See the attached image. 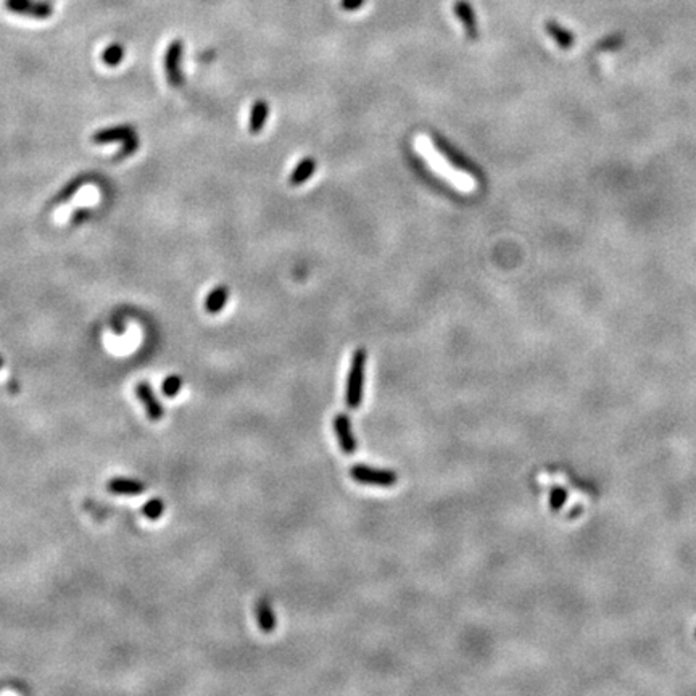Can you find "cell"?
Masks as SVG:
<instances>
[{
	"label": "cell",
	"instance_id": "obj_8",
	"mask_svg": "<svg viewBox=\"0 0 696 696\" xmlns=\"http://www.w3.org/2000/svg\"><path fill=\"white\" fill-rule=\"evenodd\" d=\"M135 395L140 400V403L144 404L145 413H147V417L150 421H160L164 416V408L163 404L160 403V400L155 395L152 385L149 382H139L135 385Z\"/></svg>",
	"mask_w": 696,
	"mask_h": 696
},
{
	"label": "cell",
	"instance_id": "obj_6",
	"mask_svg": "<svg viewBox=\"0 0 696 696\" xmlns=\"http://www.w3.org/2000/svg\"><path fill=\"white\" fill-rule=\"evenodd\" d=\"M3 6L15 15L34 18V20H47L54 15V7L45 0H6Z\"/></svg>",
	"mask_w": 696,
	"mask_h": 696
},
{
	"label": "cell",
	"instance_id": "obj_17",
	"mask_svg": "<svg viewBox=\"0 0 696 696\" xmlns=\"http://www.w3.org/2000/svg\"><path fill=\"white\" fill-rule=\"evenodd\" d=\"M124 58V47L121 44H111L108 45L105 50H103L102 54V60L103 63L107 65V67L110 68H115L118 67V65L123 62Z\"/></svg>",
	"mask_w": 696,
	"mask_h": 696
},
{
	"label": "cell",
	"instance_id": "obj_15",
	"mask_svg": "<svg viewBox=\"0 0 696 696\" xmlns=\"http://www.w3.org/2000/svg\"><path fill=\"white\" fill-rule=\"evenodd\" d=\"M229 298V289L226 285H218L208 294L205 300V312L210 314H218L223 312Z\"/></svg>",
	"mask_w": 696,
	"mask_h": 696
},
{
	"label": "cell",
	"instance_id": "obj_19",
	"mask_svg": "<svg viewBox=\"0 0 696 696\" xmlns=\"http://www.w3.org/2000/svg\"><path fill=\"white\" fill-rule=\"evenodd\" d=\"M84 184H86V177H76V180H73L72 182H69V184L65 186L63 189L58 192V195H56V199H55V204H63V202H68L79 189H81Z\"/></svg>",
	"mask_w": 696,
	"mask_h": 696
},
{
	"label": "cell",
	"instance_id": "obj_16",
	"mask_svg": "<svg viewBox=\"0 0 696 696\" xmlns=\"http://www.w3.org/2000/svg\"><path fill=\"white\" fill-rule=\"evenodd\" d=\"M255 616H257L258 625H260V629L265 633H271L272 630L276 629V625H277L276 614H274V611H272L271 606L266 603V601H260V603H257Z\"/></svg>",
	"mask_w": 696,
	"mask_h": 696
},
{
	"label": "cell",
	"instance_id": "obj_24",
	"mask_svg": "<svg viewBox=\"0 0 696 696\" xmlns=\"http://www.w3.org/2000/svg\"><path fill=\"white\" fill-rule=\"evenodd\" d=\"M87 215H89V211H87V210H78L76 213L73 215L72 223H73V224H79V223H83V221L87 218Z\"/></svg>",
	"mask_w": 696,
	"mask_h": 696
},
{
	"label": "cell",
	"instance_id": "obj_2",
	"mask_svg": "<svg viewBox=\"0 0 696 696\" xmlns=\"http://www.w3.org/2000/svg\"><path fill=\"white\" fill-rule=\"evenodd\" d=\"M417 149H420L422 157L429 162L431 166L434 168L437 173L442 174V176L446 177V180H448L450 182H453L456 187H459V189H464V191L472 189L474 181H472V177L469 176V173L459 171L458 166H456L455 163H450L448 160L444 157V153H442L440 150H437L434 145H432L429 139L427 138L417 139Z\"/></svg>",
	"mask_w": 696,
	"mask_h": 696
},
{
	"label": "cell",
	"instance_id": "obj_14",
	"mask_svg": "<svg viewBox=\"0 0 696 696\" xmlns=\"http://www.w3.org/2000/svg\"><path fill=\"white\" fill-rule=\"evenodd\" d=\"M316 168H318L316 160L312 158V157L303 158L302 162H300L297 164V166L294 168L292 174H290V177H289L290 186H302V184H305V182H307L309 180V177L313 176L314 171H316Z\"/></svg>",
	"mask_w": 696,
	"mask_h": 696
},
{
	"label": "cell",
	"instance_id": "obj_20",
	"mask_svg": "<svg viewBox=\"0 0 696 696\" xmlns=\"http://www.w3.org/2000/svg\"><path fill=\"white\" fill-rule=\"evenodd\" d=\"M181 389H182V378H180V376H176V374L168 376V378L164 379L163 384H162V392L169 398L176 397V395L181 392Z\"/></svg>",
	"mask_w": 696,
	"mask_h": 696
},
{
	"label": "cell",
	"instance_id": "obj_25",
	"mask_svg": "<svg viewBox=\"0 0 696 696\" xmlns=\"http://www.w3.org/2000/svg\"><path fill=\"white\" fill-rule=\"evenodd\" d=\"M2 366H3V358H2V356H0V368H2Z\"/></svg>",
	"mask_w": 696,
	"mask_h": 696
},
{
	"label": "cell",
	"instance_id": "obj_21",
	"mask_svg": "<svg viewBox=\"0 0 696 696\" xmlns=\"http://www.w3.org/2000/svg\"><path fill=\"white\" fill-rule=\"evenodd\" d=\"M121 144H123V147H121V150L118 152V157H116L118 160H124V158L131 157V155H133L135 152V150L139 149V145H140L138 134L131 135L129 139H126L124 142H121Z\"/></svg>",
	"mask_w": 696,
	"mask_h": 696
},
{
	"label": "cell",
	"instance_id": "obj_13",
	"mask_svg": "<svg viewBox=\"0 0 696 696\" xmlns=\"http://www.w3.org/2000/svg\"><path fill=\"white\" fill-rule=\"evenodd\" d=\"M268 115H270V105H268L266 100L260 98V100L253 103L250 110V120H248V129H250L252 134L261 133L263 128H265Z\"/></svg>",
	"mask_w": 696,
	"mask_h": 696
},
{
	"label": "cell",
	"instance_id": "obj_7",
	"mask_svg": "<svg viewBox=\"0 0 696 696\" xmlns=\"http://www.w3.org/2000/svg\"><path fill=\"white\" fill-rule=\"evenodd\" d=\"M332 427L343 455H355L356 448H358V442H356L350 416L345 415V413H338L332 420Z\"/></svg>",
	"mask_w": 696,
	"mask_h": 696
},
{
	"label": "cell",
	"instance_id": "obj_1",
	"mask_svg": "<svg viewBox=\"0 0 696 696\" xmlns=\"http://www.w3.org/2000/svg\"><path fill=\"white\" fill-rule=\"evenodd\" d=\"M587 501H589L587 493L578 492L576 483L554 472V482L548 490V508L553 514L564 521L578 519L589 505Z\"/></svg>",
	"mask_w": 696,
	"mask_h": 696
},
{
	"label": "cell",
	"instance_id": "obj_10",
	"mask_svg": "<svg viewBox=\"0 0 696 696\" xmlns=\"http://www.w3.org/2000/svg\"><path fill=\"white\" fill-rule=\"evenodd\" d=\"M135 131L133 126L129 124H120V126H111V128H105L97 131L92 135V142L97 145L103 144H115V142H124L126 139H129L131 135H134Z\"/></svg>",
	"mask_w": 696,
	"mask_h": 696
},
{
	"label": "cell",
	"instance_id": "obj_3",
	"mask_svg": "<svg viewBox=\"0 0 696 696\" xmlns=\"http://www.w3.org/2000/svg\"><path fill=\"white\" fill-rule=\"evenodd\" d=\"M366 363H368L366 350L365 348H356L354 356H351V365L350 369H348L345 387V404L350 410H356L363 403Z\"/></svg>",
	"mask_w": 696,
	"mask_h": 696
},
{
	"label": "cell",
	"instance_id": "obj_9",
	"mask_svg": "<svg viewBox=\"0 0 696 696\" xmlns=\"http://www.w3.org/2000/svg\"><path fill=\"white\" fill-rule=\"evenodd\" d=\"M453 10L456 18H458L461 25H463V30L466 32V36L471 41H476L479 37V21L471 3H469L468 0H456Z\"/></svg>",
	"mask_w": 696,
	"mask_h": 696
},
{
	"label": "cell",
	"instance_id": "obj_23",
	"mask_svg": "<svg viewBox=\"0 0 696 696\" xmlns=\"http://www.w3.org/2000/svg\"><path fill=\"white\" fill-rule=\"evenodd\" d=\"M366 0H340V8L343 12H356L363 8Z\"/></svg>",
	"mask_w": 696,
	"mask_h": 696
},
{
	"label": "cell",
	"instance_id": "obj_18",
	"mask_svg": "<svg viewBox=\"0 0 696 696\" xmlns=\"http://www.w3.org/2000/svg\"><path fill=\"white\" fill-rule=\"evenodd\" d=\"M164 510H166V506H164V501L162 498H152V500H149L142 506V514L150 521H157L163 516Z\"/></svg>",
	"mask_w": 696,
	"mask_h": 696
},
{
	"label": "cell",
	"instance_id": "obj_5",
	"mask_svg": "<svg viewBox=\"0 0 696 696\" xmlns=\"http://www.w3.org/2000/svg\"><path fill=\"white\" fill-rule=\"evenodd\" d=\"M182 56H184V42L181 39H174L168 45L163 56L164 73H166L168 83L173 87H180L184 83V78H182Z\"/></svg>",
	"mask_w": 696,
	"mask_h": 696
},
{
	"label": "cell",
	"instance_id": "obj_4",
	"mask_svg": "<svg viewBox=\"0 0 696 696\" xmlns=\"http://www.w3.org/2000/svg\"><path fill=\"white\" fill-rule=\"evenodd\" d=\"M350 476L355 482L361 486H373V487H393L398 482V474L392 469H379L371 468L366 464H355L350 469Z\"/></svg>",
	"mask_w": 696,
	"mask_h": 696
},
{
	"label": "cell",
	"instance_id": "obj_12",
	"mask_svg": "<svg viewBox=\"0 0 696 696\" xmlns=\"http://www.w3.org/2000/svg\"><path fill=\"white\" fill-rule=\"evenodd\" d=\"M545 31H547V34L564 50L571 49V47L576 44V36L572 34V31H569L567 28L559 25L558 21L548 20L545 23Z\"/></svg>",
	"mask_w": 696,
	"mask_h": 696
},
{
	"label": "cell",
	"instance_id": "obj_22",
	"mask_svg": "<svg viewBox=\"0 0 696 696\" xmlns=\"http://www.w3.org/2000/svg\"><path fill=\"white\" fill-rule=\"evenodd\" d=\"M622 42L624 41L620 36H609V37H605V39L598 44V47L601 50H614V49H619V47L622 45Z\"/></svg>",
	"mask_w": 696,
	"mask_h": 696
},
{
	"label": "cell",
	"instance_id": "obj_11",
	"mask_svg": "<svg viewBox=\"0 0 696 696\" xmlns=\"http://www.w3.org/2000/svg\"><path fill=\"white\" fill-rule=\"evenodd\" d=\"M107 488L110 493H115V495H142L145 492V483L140 481H134V479H121L115 477L111 479L110 482L107 483Z\"/></svg>",
	"mask_w": 696,
	"mask_h": 696
}]
</instances>
